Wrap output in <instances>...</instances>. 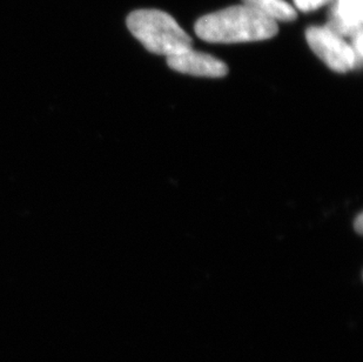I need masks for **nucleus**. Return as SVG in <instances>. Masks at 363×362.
<instances>
[{
	"instance_id": "nucleus-4",
	"label": "nucleus",
	"mask_w": 363,
	"mask_h": 362,
	"mask_svg": "<svg viewBox=\"0 0 363 362\" xmlns=\"http://www.w3.org/2000/svg\"><path fill=\"white\" fill-rule=\"evenodd\" d=\"M167 65L173 71L196 77L223 78L228 73V67L225 62L207 53L194 51L192 48L167 57Z\"/></svg>"
},
{
	"instance_id": "nucleus-5",
	"label": "nucleus",
	"mask_w": 363,
	"mask_h": 362,
	"mask_svg": "<svg viewBox=\"0 0 363 362\" xmlns=\"http://www.w3.org/2000/svg\"><path fill=\"white\" fill-rule=\"evenodd\" d=\"M363 0H333L327 28L340 37L352 35L362 28Z\"/></svg>"
},
{
	"instance_id": "nucleus-2",
	"label": "nucleus",
	"mask_w": 363,
	"mask_h": 362,
	"mask_svg": "<svg viewBox=\"0 0 363 362\" xmlns=\"http://www.w3.org/2000/svg\"><path fill=\"white\" fill-rule=\"evenodd\" d=\"M126 23L130 33L155 55L167 58L192 48V38L164 11H134Z\"/></svg>"
},
{
	"instance_id": "nucleus-6",
	"label": "nucleus",
	"mask_w": 363,
	"mask_h": 362,
	"mask_svg": "<svg viewBox=\"0 0 363 362\" xmlns=\"http://www.w3.org/2000/svg\"><path fill=\"white\" fill-rule=\"evenodd\" d=\"M243 5L252 7L253 10L264 14L272 21H293L298 18V13L291 4L284 0H242Z\"/></svg>"
},
{
	"instance_id": "nucleus-8",
	"label": "nucleus",
	"mask_w": 363,
	"mask_h": 362,
	"mask_svg": "<svg viewBox=\"0 0 363 362\" xmlns=\"http://www.w3.org/2000/svg\"><path fill=\"white\" fill-rule=\"evenodd\" d=\"M362 28L357 30L352 37H350V46L353 48L354 53L357 55V59L362 65L363 57V35Z\"/></svg>"
},
{
	"instance_id": "nucleus-9",
	"label": "nucleus",
	"mask_w": 363,
	"mask_h": 362,
	"mask_svg": "<svg viewBox=\"0 0 363 362\" xmlns=\"http://www.w3.org/2000/svg\"><path fill=\"white\" fill-rule=\"evenodd\" d=\"M354 231L359 234V236H362L363 233V214L362 213H359L357 214V218L354 220Z\"/></svg>"
},
{
	"instance_id": "nucleus-7",
	"label": "nucleus",
	"mask_w": 363,
	"mask_h": 362,
	"mask_svg": "<svg viewBox=\"0 0 363 362\" xmlns=\"http://www.w3.org/2000/svg\"><path fill=\"white\" fill-rule=\"evenodd\" d=\"M333 0H294L295 6L302 12H312L332 3Z\"/></svg>"
},
{
	"instance_id": "nucleus-3",
	"label": "nucleus",
	"mask_w": 363,
	"mask_h": 362,
	"mask_svg": "<svg viewBox=\"0 0 363 362\" xmlns=\"http://www.w3.org/2000/svg\"><path fill=\"white\" fill-rule=\"evenodd\" d=\"M306 39L312 51L334 72L360 69L361 64L350 43L327 26H311L306 30Z\"/></svg>"
},
{
	"instance_id": "nucleus-1",
	"label": "nucleus",
	"mask_w": 363,
	"mask_h": 362,
	"mask_svg": "<svg viewBox=\"0 0 363 362\" xmlns=\"http://www.w3.org/2000/svg\"><path fill=\"white\" fill-rule=\"evenodd\" d=\"M194 28L200 39L216 44L266 40L279 31L274 21L246 5L227 7L203 16Z\"/></svg>"
}]
</instances>
